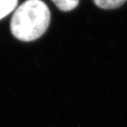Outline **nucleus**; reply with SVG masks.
Returning <instances> with one entry per match:
<instances>
[{"instance_id":"obj_1","label":"nucleus","mask_w":127,"mask_h":127,"mask_svg":"<svg viewBox=\"0 0 127 127\" xmlns=\"http://www.w3.org/2000/svg\"><path fill=\"white\" fill-rule=\"evenodd\" d=\"M50 12L41 0H27L15 11L10 27L12 35L22 41L40 38L49 27Z\"/></svg>"},{"instance_id":"obj_2","label":"nucleus","mask_w":127,"mask_h":127,"mask_svg":"<svg viewBox=\"0 0 127 127\" xmlns=\"http://www.w3.org/2000/svg\"><path fill=\"white\" fill-rule=\"evenodd\" d=\"M17 2L18 0H0V20L16 8Z\"/></svg>"},{"instance_id":"obj_3","label":"nucleus","mask_w":127,"mask_h":127,"mask_svg":"<svg viewBox=\"0 0 127 127\" xmlns=\"http://www.w3.org/2000/svg\"><path fill=\"white\" fill-rule=\"evenodd\" d=\"M127 0H93L94 3L101 9H115L125 3Z\"/></svg>"},{"instance_id":"obj_4","label":"nucleus","mask_w":127,"mask_h":127,"mask_svg":"<svg viewBox=\"0 0 127 127\" xmlns=\"http://www.w3.org/2000/svg\"><path fill=\"white\" fill-rule=\"evenodd\" d=\"M60 10L68 12L74 9L79 3V0H52Z\"/></svg>"}]
</instances>
